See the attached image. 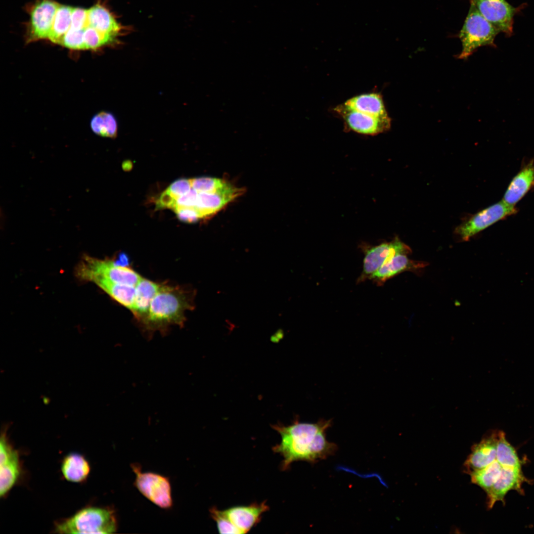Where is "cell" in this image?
Segmentation results:
<instances>
[{
    "mask_svg": "<svg viewBox=\"0 0 534 534\" xmlns=\"http://www.w3.org/2000/svg\"><path fill=\"white\" fill-rule=\"evenodd\" d=\"M331 421L322 419L311 423L296 421L289 426H273L281 436V442L272 449L283 457L282 470L288 469L295 461L314 463L334 454L337 445L328 442L325 434Z\"/></svg>",
    "mask_w": 534,
    "mask_h": 534,
    "instance_id": "cell-1",
    "label": "cell"
},
{
    "mask_svg": "<svg viewBox=\"0 0 534 534\" xmlns=\"http://www.w3.org/2000/svg\"><path fill=\"white\" fill-rule=\"evenodd\" d=\"M192 308V299L186 290L160 285L141 322L147 330L164 332L172 325L182 326L185 321L186 311Z\"/></svg>",
    "mask_w": 534,
    "mask_h": 534,
    "instance_id": "cell-2",
    "label": "cell"
},
{
    "mask_svg": "<svg viewBox=\"0 0 534 534\" xmlns=\"http://www.w3.org/2000/svg\"><path fill=\"white\" fill-rule=\"evenodd\" d=\"M117 527L113 510L90 506L56 523L54 530L58 534H112L117 531Z\"/></svg>",
    "mask_w": 534,
    "mask_h": 534,
    "instance_id": "cell-3",
    "label": "cell"
},
{
    "mask_svg": "<svg viewBox=\"0 0 534 534\" xmlns=\"http://www.w3.org/2000/svg\"><path fill=\"white\" fill-rule=\"evenodd\" d=\"M499 33L470 3V7L459 34L462 50L457 55L460 59H466L478 48L494 46V41Z\"/></svg>",
    "mask_w": 534,
    "mask_h": 534,
    "instance_id": "cell-4",
    "label": "cell"
},
{
    "mask_svg": "<svg viewBox=\"0 0 534 534\" xmlns=\"http://www.w3.org/2000/svg\"><path fill=\"white\" fill-rule=\"evenodd\" d=\"M77 276L85 280L92 281L95 278L135 286L141 276L127 266L117 264L115 261L103 260L86 256L84 257L76 269Z\"/></svg>",
    "mask_w": 534,
    "mask_h": 534,
    "instance_id": "cell-5",
    "label": "cell"
},
{
    "mask_svg": "<svg viewBox=\"0 0 534 534\" xmlns=\"http://www.w3.org/2000/svg\"><path fill=\"white\" fill-rule=\"evenodd\" d=\"M517 211L515 206L501 200L471 216L456 227L455 233L462 240L468 241L495 223L516 214Z\"/></svg>",
    "mask_w": 534,
    "mask_h": 534,
    "instance_id": "cell-6",
    "label": "cell"
},
{
    "mask_svg": "<svg viewBox=\"0 0 534 534\" xmlns=\"http://www.w3.org/2000/svg\"><path fill=\"white\" fill-rule=\"evenodd\" d=\"M135 474L134 486L147 499L158 507L168 509L173 504L171 486L166 477L153 472H142L140 467L132 464Z\"/></svg>",
    "mask_w": 534,
    "mask_h": 534,
    "instance_id": "cell-7",
    "label": "cell"
},
{
    "mask_svg": "<svg viewBox=\"0 0 534 534\" xmlns=\"http://www.w3.org/2000/svg\"><path fill=\"white\" fill-rule=\"evenodd\" d=\"M334 110L341 116L348 130L358 134L375 135L388 131L391 127L389 117H376L351 109L344 103L336 107Z\"/></svg>",
    "mask_w": 534,
    "mask_h": 534,
    "instance_id": "cell-8",
    "label": "cell"
},
{
    "mask_svg": "<svg viewBox=\"0 0 534 534\" xmlns=\"http://www.w3.org/2000/svg\"><path fill=\"white\" fill-rule=\"evenodd\" d=\"M469 0L499 32L511 34L516 10L506 0Z\"/></svg>",
    "mask_w": 534,
    "mask_h": 534,
    "instance_id": "cell-9",
    "label": "cell"
},
{
    "mask_svg": "<svg viewBox=\"0 0 534 534\" xmlns=\"http://www.w3.org/2000/svg\"><path fill=\"white\" fill-rule=\"evenodd\" d=\"M59 4L53 0H40L33 5L27 30L28 42L47 40Z\"/></svg>",
    "mask_w": 534,
    "mask_h": 534,
    "instance_id": "cell-10",
    "label": "cell"
},
{
    "mask_svg": "<svg viewBox=\"0 0 534 534\" xmlns=\"http://www.w3.org/2000/svg\"><path fill=\"white\" fill-rule=\"evenodd\" d=\"M411 249L398 237L390 242H385L366 250L363 260L361 279L370 278L381 266L398 253L408 254Z\"/></svg>",
    "mask_w": 534,
    "mask_h": 534,
    "instance_id": "cell-11",
    "label": "cell"
},
{
    "mask_svg": "<svg viewBox=\"0 0 534 534\" xmlns=\"http://www.w3.org/2000/svg\"><path fill=\"white\" fill-rule=\"evenodd\" d=\"M530 482L525 477L522 468L502 466L500 475L492 486L486 492L488 507L491 509L498 501L504 503V497L511 490L523 494L524 482Z\"/></svg>",
    "mask_w": 534,
    "mask_h": 534,
    "instance_id": "cell-12",
    "label": "cell"
},
{
    "mask_svg": "<svg viewBox=\"0 0 534 534\" xmlns=\"http://www.w3.org/2000/svg\"><path fill=\"white\" fill-rule=\"evenodd\" d=\"M268 509V506L264 501L246 506H233L223 510L222 512L239 534H245L260 522L263 514Z\"/></svg>",
    "mask_w": 534,
    "mask_h": 534,
    "instance_id": "cell-13",
    "label": "cell"
},
{
    "mask_svg": "<svg viewBox=\"0 0 534 534\" xmlns=\"http://www.w3.org/2000/svg\"><path fill=\"white\" fill-rule=\"evenodd\" d=\"M244 189L227 183L222 188L214 193H198L195 208L203 219L209 218L241 195Z\"/></svg>",
    "mask_w": 534,
    "mask_h": 534,
    "instance_id": "cell-14",
    "label": "cell"
},
{
    "mask_svg": "<svg viewBox=\"0 0 534 534\" xmlns=\"http://www.w3.org/2000/svg\"><path fill=\"white\" fill-rule=\"evenodd\" d=\"M498 433L499 431L491 432L472 447L464 465L468 474L484 468L496 460Z\"/></svg>",
    "mask_w": 534,
    "mask_h": 534,
    "instance_id": "cell-15",
    "label": "cell"
},
{
    "mask_svg": "<svg viewBox=\"0 0 534 534\" xmlns=\"http://www.w3.org/2000/svg\"><path fill=\"white\" fill-rule=\"evenodd\" d=\"M534 187V160H532L524 165L513 178L502 200L509 205L515 206Z\"/></svg>",
    "mask_w": 534,
    "mask_h": 534,
    "instance_id": "cell-16",
    "label": "cell"
},
{
    "mask_svg": "<svg viewBox=\"0 0 534 534\" xmlns=\"http://www.w3.org/2000/svg\"><path fill=\"white\" fill-rule=\"evenodd\" d=\"M406 254L398 253L381 266L370 277L377 282L383 283L389 278L405 270L424 267L427 263L410 260Z\"/></svg>",
    "mask_w": 534,
    "mask_h": 534,
    "instance_id": "cell-17",
    "label": "cell"
},
{
    "mask_svg": "<svg viewBox=\"0 0 534 534\" xmlns=\"http://www.w3.org/2000/svg\"><path fill=\"white\" fill-rule=\"evenodd\" d=\"M344 104L351 109L376 117H389L382 95L379 93L372 92L355 96L348 99Z\"/></svg>",
    "mask_w": 534,
    "mask_h": 534,
    "instance_id": "cell-18",
    "label": "cell"
},
{
    "mask_svg": "<svg viewBox=\"0 0 534 534\" xmlns=\"http://www.w3.org/2000/svg\"><path fill=\"white\" fill-rule=\"evenodd\" d=\"M160 286V284L143 278L135 286L134 303L131 312L140 321L146 316L151 301Z\"/></svg>",
    "mask_w": 534,
    "mask_h": 534,
    "instance_id": "cell-19",
    "label": "cell"
},
{
    "mask_svg": "<svg viewBox=\"0 0 534 534\" xmlns=\"http://www.w3.org/2000/svg\"><path fill=\"white\" fill-rule=\"evenodd\" d=\"M90 470V465L87 460L83 455L77 453H71L66 455L61 465L64 478L73 483H80L85 480Z\"/></svg>",
    "mask_w": 534,
    "mask_h": 534,
    "instance_id": "cell-20",
    "label": "cell"
},
{
    "mask_svg": "<svg viewBox=\"0 0 534 534\" xmlns=\"http://www.w3.org/2000/svg\"><path fill=\"white\" fill-rule=\"evenodd\" d=\"M91 282L98 286L118 303L132 311L133 308L135 286L117 283L103 278H95Z\"/></svg>",
    "mask_w": 534,
    "mask_h": 534,
    "instance_id": "cell-21",
    "label": "cell"
},
{
    "mask_svg": "<svg viewBox=\"0 0 534 534\" xmlns=\"http://www.w3.org/2000/svg\"><path fill=\"white\" fill-rule=\"evenodd\" d=\"M21 467L18 452L0 462V496H4L18 479Z\"/></svg>",
    "mask_w": 534,
    "mask_h": 534,
    "instance_id": "cell-22",
    "label": "cell"
},
{
    "mask_svg": "<svg viewBox=\"0 0 534 534\" xmlns=\"http://www.w3.org/2000/svg\"><path fill=\"white\" fill-rule=\"evenodd\" d=\"M73 9L70 6L59 4L47 40L60 45L69 29Z\"/></svg>",
    "mask_w": 534,
    "mask_h": 534,
    "instance_id": "cell-23",
    "label": "cell"
},
{
    "mask_svg": "<svg viewBox=\"0 0 534 534\" xmlns=\"http://www.w3.org/2000/svg\"><path fill=\"white\" fill-rule=\"evenodd\" d=\"M90 124L91 130L96 134L109 138H115L117 135L118 122L111 112H98L92 117Z\"/></svg>",
    "mask_w": 534,
    "mask_h": 534,
    "instance_id": "cell-24",
    "label": "cell"
},
{
    "mask_svg": "<svg viewBox=\"0 0 534 534\" xmlns=\"http://www.w3.org/2000/svg\"><path fill=\"white\" fill-rule=\"evenodd\" d=\"M497 461L504 466L522 468V461L514 447L507 441L505 433L499 431L497 444Z\"/></svg>",
    "mask_w": 534,
    "mask_h": 534,
    "instance_id": "cell-25",
    "label": "cell"
},
{
    "mask_svg": "<svg viewBox=\"0 0 534 534\" xmlns=\"http://www.w3.org/2000/svg\"><path fill=\"white\" fill-rule=\"evenodd\" d=\"M502 467L496 459L488 466L472 472L471 481L487 492L498 479Z\"/></svg>",
    "mask_w": 534,
    "mask_h": 534,
    "instance_id": "cell-26",
    "label": "cell"
},
{
    "mask_svg": "<svg viewBox=\"0 0 534 534\" xmlns=\"http://www.w3.org/2000/svg\"><path fill=\"white\" fill-rule=\"evenodd\" d=\"M192 188L198 193H214L227 182L222 179L201 177L191 179Z\"/></svg>",
    "mask_w": 534,
    "mask_h": 534,
    "instance_id": "cell-27",
    "label": "cell"
},
{
    "mask_svg": "<svg viewBox=\"0 0 534 534\" xmlns=\"http://www.w3.org/2000/svg\"><path fill=\"white\" fill-rule=\"evenodd\" d=\"M211 518L215 521L218 531L220 534H239L236 529L232 526L225 517L222 510L215 507L210 509Z\"/></svg>",
    "mask_w": 534,
    "mask_h": 534,
    "instance_id": "cell-28",
    "label": "cell"
},
{
    "mask_svg": "<svg viewBox=\"0 0 534 534\" xmlns=\"http://www.w3.org/2000/svg\"><path fill=\"white\" fill-rule=\"evenodd\" d=\"M191 188V179L181 178L172 183L167 190L177 198L188 193Z\"/></svg>",
    "mask_w": 534,
    "mask_h": 534,
    "instance_id": "cell-29",
    "label": "cell"
},
{
    "mask_svg": "<svg viewBox=\"0 0 534 534\" xmlns=\"http://www.w3.org/2000/svg\"><path fill=\"white\" fill-rule=\"evenodd\" d=\"M178 218L181 222L192 223L203 219L196 208H181L173 210Z\"/></svg>",
    "mask_w": 534,
    "mask_h": 534,
    "instance_id": "cell-30",
    "label": "cell"
},
{
    "mask_svg": "<svg viewBox=\"0 0 534 534\" xmlns=\"http://www.w3.org/2000/svg\"><path fill=\"white\" fill-rule=\"evenodd\" d=\"M198 196V192L192 188L186 194L176 198L173 210L181 208H195Z\"/></svg>",
    "mask_w": 534,
    "mask_h": 534,
    "instance_id": "cell-31",
    "label": "cell"
},
{
    "mask_svg": "<svg viewBox=\"0 0 534 534\" xmlns=\"http://www.w3.org/2000/svg\"><path fill=\"white\" fill-rule=\"evenodd\" d=\"M176 198H175L167 189L163 191L156 201V208L158 209L169 208L173 209Z\"/></svg>",
    "mask_w": 534,
    "mask_h": 534,
    "instance_id": "cell-32",
    "label": "cell"
},
{
    "mask_svg": "<svg viewBox=\"0 0 534 534\" xmlns=\"http://www.w3.org/2000/svg\"><path fill=\"white\" fill-rule=\"evenodd\" d=\"M131 163L130 162H124L123 164V167L124 170H130L131 169Z\"/></svg>",
    "mask_w": 534,
    "mask_h": 534,
    "instance_id": "cell-33",
    "label": "cell"
},
{
    "mask_svg": "<svg viewBox=\"0 0 534 534\" xmlns=\"http://www.w3.org/2000/svg\"><path fill=\"white\" fill-rule=\"evenodd\" d=\"M43 400L44 404H48L50 401V400L46 397H44Z\"/></svg>",
    "mask_w": 534,
    "mask_h": 534,
    "instance_id": "cell-34",
    "label": "cell"
}]
</instances>
